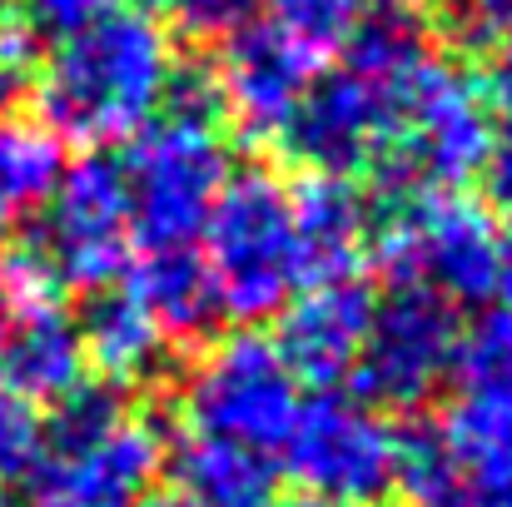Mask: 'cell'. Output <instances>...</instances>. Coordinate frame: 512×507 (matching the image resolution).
Segmentation results:
<instances>
[{"label":"cell","instance_id":"obj_25","mask_svg":"<svg viewBox=\"0 0 512 507\" xmlns=\"http://www.w3.org/2000/svg\"><path fill=\"white\" fill-rule=\"evenodd\" d=\"M40 443H45V423H40L35 403L0 383V483L35 473Z\"/></svg>","mask_w":512,"mask_h":507},{"label":"cell","instance_id":"obj_14","mask_svg":"<svg viewBox=\"0 0 512 507\" xmlns=\"http://www.w3.org/2000/svg\"><path fill=\"white\" fill-rule=\"evenodd\" d=\"M165 463V438L145 418H125L110 438L70 458H40L25 507H135Z\"/></svg>","mask_w":512,"mask_h":507},{"label":"cell","instance_id":"obj_13","mask_svg":"<svg viewBox=\"0 0 512 507\" xmlns=\"http://www.w3.org/2000/svg\"><path fill=\"white\" fill-rule=\"evenodd\" d=\"M373 319V294L363 279H314L279 309V358L299 383L339 388L353 378Z\"/></svg>","mask_w":512,"mask_h":507},{"label":"cell","instance_id":"obj_28","mask_svg":"<svg viewBox=\"0 0 512 507\" xmlns=\"http://www.w3.org/2000/svg\"><path fill=\"white\" fill-rule=\"evenodd\" d=\"M125 0H25V15H30V30H45V35H75L105 15H115Z\"/></svg>","mask_w":512,"mask_h":507},{"label":"cell","instance_id":"obj_1","mask_svg":"<svg viewBox=\"0 0 512 507\" xmlns=\"http://www.w3.org/2000/svg\"><path fill=\"white\" fill-rule=\"evenodd\" d=\"M170 75V35L140 10H115L55 45L35 80L40 120L60 140H80L105 155L165 110Z\"/></svg>","mask_w":512,"mask_h":507},{"label":"cell","instance_id":"obj_29","mask_svg":"<svg viewBox=\"0 0 512 507\" xmlns=\"http://www.w3.org/2000/svg\"><path fill=\"white\" fill-rule=\"evenodd\" d=\"M483 179H488V194L498 209H512V125H503L493 135V150L483 160Z\"/></svg>","mask_w":512,"mask_h":507},{"label":"cell","instance_id":"obj_23","mask_svg":"<svg viewBox=\"0 0 512 507\" xmlns=\"http://www.w3.org/2000/svg\"><path fill=\"white\" fill-rule=\"evenodd\" d=\"M443 35L463 50L498 55L512 40V0H438Z\"/></svg>","mask_w":512,"mask_h":507},{"label":"cell","instance_id":"obj_19","mask_svg":"<svg viewBox=\"0 0 512 507\" xmlns=\"http://www.w3.org/2000/svg\"><path fill=\"white\" fill-rule=\"evenodd\" d=\"M135 304L160 324V334L170 338H199L214 319V289L204 274V259L194 249H145V259L135 264L130 284Z\"/></svg>","mask_w":512,"mask_h":507},{"label":"cell","instance_id":"obj_26","mask_svg":"<svg viewBox=\"0 0 512 507\" xmlns=\"http://www.w3.org/2000/svg\"><path fill=\"white\" fill-rule=\"evenodd\" d=\"M35 45L25 25H0V115L20 110V100L35 90Z\"/></svg>","mask_w":512,"mask_h":507},{"label":"cell","instance_id":"obj_10","mask_svg":"<svg viewBox=\"0 0 512 507\" xmlns=\"http://www.w3.org/2000/svg\"><path fill=\"white\" fill-rule=\"evenodd\" d=\"M85 353L80 329L60 304L55 279L25 249L5 259V304H0V383L20 398H65L80 388Z\"/></svg>","mask_w":512,"mask_h":507},{"label":"cell","instance_id":"obj_34","mask_svg":"<svg viewBox=\"0 0 512 507\" xmlns=\"http://www.w3.org/2000/svg\"><path fill=\"white\" fill-rule=\"evenodd\" d=\"M135 507H184L179 498H145V503H135Z\"/></svg>","mask_w":512,"mask_h":507},{"label":"cell","instance_id":"obj_7","mask_svg":"<svg viewBox=\"0 0 512 507\" xmlns=\"http://www.w3.org/2000/svg\"><path fill=\"white\" fill-rule=\"evenodd\" d=\"M40 234L30 254L55 279V289H90L100 294L110 279H120L130 259V194L125 169L110 155H85L65 165L55 194L40 204Z\"/></svg>","mask_w":512,"mask_h":507},{"label":"cell","instance_id":"obj_4","mask_svg":"<svg viewBox=\"0 0 512 507\" xmlns=\"http://www.w3.org/2000/svg\"><path fill=\"white\" fill-rule=\"evenodd\" d=\"M120 169H125L135 239L145 249H194L229 179L224 120L160 110L130 140V160Z\"/></svg>","mask_w":512,"mask_h":507},{"label":"cell","instance_id":"obj_9","mask_svg":"<svg viewBox=\"0 0 512 507\" xmlns=\"http://www.w3.org/2000/svg\"><path fill=\"white\" fill-rule=\"evenodd\" d=\"M463 343V314L423 284H398L373 299L368 338L358 353V393L373 408H418L448 383Z\"/></svg>","mask_w":512,"mask_h":507},{"label":"cell","instance_id":"obj_12","mask_svg":"<svg viewBox=\"0 0 512 507\" xmlns=\"http://www.w3.org/2000/svg\"><path fill=\"white\" fill-rule=\"evenodd\" d=\"M214 80H219L224 120L244 140L269 145V140H284L294 110L304 105V95L314 85V55H304L274 25L254 20L244 35H234L224 45Z\"/></svg>","mask_w":512,"mask_h":507},{"label":"cell","instance_id":"obj_32","mask_svg":"<svg viewBox=\"0 0 512 507\" xmlns=\"http://www.w3.org/2000/svg\"><path fill=\"white\" fill-rule=\"evenodd\" d=\"M274 507H339V503H324V498H309L304 493V498H289V503H274Z\"/></svg>","mask_w":512,"mask_h":507},{"label":"cell","instance_id":"obj_11","mask_svg":"<svg viewBox=\"0 0 512 507\" xmlns=\"http://www.w3.org/2000/svg\"><path fill=\"white\" fill-rule=\"evenodd\" d=\"M403 95L378 85L373 75L353 70V65H339V70H329L309 85V95L294 110L279 145L299 165H309V174L348 179L353 169H368L383 160Z\"/></svg>","mask_w":512,"mask_h":507},{"label":"cell","instance_id":"obj_24","mask_svg":"<svg viewBox=\"0 0 512 507\" xmlns=\"http://www.w3.org/2000/svg\"><path fill=\"white\" fill-rule=\"evenodd\" d=\"M174 30L194 45H229L259 15V0H165Z\"/></svg>","mask_w":512,"mask_h":507},{"label":"cell","instance_id":"obj_35","mask_svg":"<svg viewBox=\"0 0 512 507\" xmlns=\"http://www.w3.org/2000/svg\"><path fill=\"white\" fill-rule=\"evenodd\" d=\"M0 304H5V259H0Z\"/></svg>","mask_w":512,"mask_h":507},{"label":"cell","instance_id":"obj_15","mask_svg":"<svg viewBox=\"0 0 512 507\" xmlns=\"http://www.w3.org/2000/svg\"><path fill=\"white\" fill-rule=\"evenodd\" d=\"M453 408L438 423L458 458L512 443V304L463 329L453 358Z\"/></svg>","mask_w":512,"mask_h":507},{"label":"cell","instance_id":"obj_16","mask_svg":"<svg viewBox=\"0 0 512 507\" xmlns=\"http://www.w3.org/2000/svg\"><path fill=\"white\" fill-rule=\"evenodd\" d=\"M289 209H294V234H299L309 284L358 279V264L368 254L373 204L339 174H309L289 189Z\"/></svg>","mask_w":512,"mask_h":507},{"label":"cell","instance_id":"obj_30","mask_svg":"<svg viewBox=\"0 0 512 507\" xmlns=\"http://www.w3.org/2000/svg\"><path fill=\"white\" fill-rule=\"evenodd\" d=\"M483 95H488V105L512 125V40L493 55V70H488V90H483Z\"/></svg>","mask_w":512,"mask_h":507},{"label":"cell","instance_id":"obj_21","mask_svg":"<svg viewBox=\"0 0 512 507\" xmlns=\"http://www.w3.org/2000/svg\"><path fill=\"white\" fill-rule=\"evenodd\" d=\"M393 493L403 498V507H473V493L463 483V463L438 423H413L398 433Z\"/></svg>","mask_w":512,"mask_h":507},{"label":"cell","instance_id":"obj_36","mask_svg":"<svg viewBox=\"0 0 512 507\" xmlns=\"http://www.w3.org/2000/svg\"><path fill=\"white\" fill-rule=\"evenodd\" d=\"M0 507H10V493H5V483H0Z\"/></svg>","mask_w":512,"mask_h":507},{"label":"cell","instance_id":"obj_22","mask_svg":"<svg viewBox=\"0 0 512 507\" xmlns=\"http://www.w3.org/2000/svg\"><path fill=\"white\" fill-rule=\"evenodd\" d=\"M259 5L269 10L264 25H274L284 40H294L314 60L343 50L363 20V0H259Z\"/></svg>","mask_w":512,"mask_h":507},{"label":"cell","instance_id":"obj_17","mask_svg":"<svg viewBox=\"0 0 512 507\" xmlns=\"http://www.w3.org/2000/svg\"><path fill=\"white\" fill-rule=\"evenodd\" d=\"M75 329H80L85 363L100 368V378L110 388L150 383L170 358V338L160 334V324L135 304L130 289L90 294V309H85V319H75Z\"/></svg>","mask_w":512,"mask_h":507},{"label":"cell","instance_id":"obj_38","mask_svg":"<svg viewBox=\"0 0 512 507\" xmlns=\"http://www.w3.org/2000/svg\"><path fill=\"white\" fill-rule=\"evenodd\" d=\"M0 224H5V209H0Z\"/></svg>","mask_w":512,"mask_h":507},{"label":"cell","instance_id":"obj_20","mask_svg":"<svg viewBox=\"0 0 512 507\" xmlns=\"http://www.w3.org/2000/svg\"><path fill=\"white\" fill-rule=\"evenodd\" d=\"M65 165H70L65 140L45 120H35L25 110L0 115V209L5 214L10 209H40L55 194Z\"/></svg>","mask_w":512,"mask_h":507},{"label":"cell","instance_id":"obj_8","mask_svg":"<svg viewBox=\"0 0 512 507\" xmlns=\"http://www.w3.org/2000/svg\"><path fill=\"white\" fill-rule=\"evenodd\" d=\"M284 463L309 498L339 507L383 503L398 473V428L353 393H319L299 408Z\"/></svg>","mask_w":512,"mask_h":507},{"label":"cell","instance_id":"obj_33","mask_svg":"<svg viewBox=\"0 0 512 507\" xmlns=\"http://www.w3.org/2000/svg\"><path fill=\"white\" fill-rule=\"evenodd\" d=\"M413 5H423V0H383V10H403V15H408Z\"/></svg>","mask_w":512,"mask_h":507},{"label":"cell","instance_id":"obj_2","mask_svg":"<svg viewBox=\"0 0 512 507\" xmlns=\"http://www.w3.org/2000/svg\"><path fill=\"white\" fill-rule=\"evenodd\" d=\"M383 189L388 194L368 224V254L398 284H423L453 309L498 299L508 234L498 229L493 209L458 189Z\"/></svg>","mask_w":512,"mask_h":507},{"label":"cell","instance_id":"obj_37","mask_svg":"<svg viewBox=\"0 0 512 507\" xmlns=\"http://www.w3.org/2000/svg\"><path fill=\"white\" fill-rule=\"evenodd\" d=\"M10 5H15V0H0V10H10Z\"/></svg>","mask_w":512,"mask_h":507},{"label":"cell","instance_id":"obj_6","mask_svg":"<svg viewBox=\"0 0 512 507\" xmlns=\"http://www.w3.org/2000/svg\"><path fill=\"white\" fill-rule=\"evenodd\" d=\"M493 105L458 65L428 60L408 85L388 150L378 160L383 184L403 189H463L493 150Z\"/></svg>","mask_w":512,"mask_h":507},{"label":"cell","instance_id":"obj_18","mask_svg":"<svg viewBox=\"0 0 512 507\" xmlns=\"http://www.w3.org/2000/svg\"><path fill=\"white\" fill-rule=\"evenodd\" d=\"M174 498L184 507H274L279 473L269 453L189 433L170 458Z\"/></svg>","mask_w":512,"mask_h":507},{"label":"cell","instance_id":"obj_27","mask_svg":"<svg viewBox=\"0 0 512 507\" xmlns=\"http://www.w3.org/2000/svg\"><path fill=\"white\" fill-rule=\"evenodd\" d=\"M463 463V483L473 493V507H512V443L458 458Z\"/></svg>","mask_w":512,"mask_h":507},{"label":"cell","instance_id":"obj_3","mask_svg":"<svg viewBox=\"0 0 512 507\" xmlns=\"http://www.w3.org/2000/svg\"><path fill=\"white\" fill-rule=\"evenodd\" d=\"M204 274L214 309L234 324L279 319V309L309 284L289 184L269 169H239L224 179L204 219Z\"/></svg>","mask_w":512,"mask_h":507},{"label":"cell","instance_id":"obj_31","mask_svg":"<svg viewBox=\"0 0 512 507\" xmlns=\"http://www.w3.org/2000/svg\"><path fill=\"white\" fill-rule=\"evenodd\" d=\"M498 294L512 299V239H508V249H503V289H498Z\"/></svg>","mask_w":512,"mask_h":507},{"label":"cell","instance_id":"obj_5","mask_svg":"<svg viewBox=\"0 0 512 507\" xmlns=\"http://www.w3.org/2000/svg\"><path fill=\"white\" fill-rule=\"evenodd\" d=\"M179 408H184L189 433L269 453V448H284L304 408V393L269 338L239 329V334L214 338L189 363Z\"/></svg>","mask_w":512,"mask_h":507}]
</instances>
